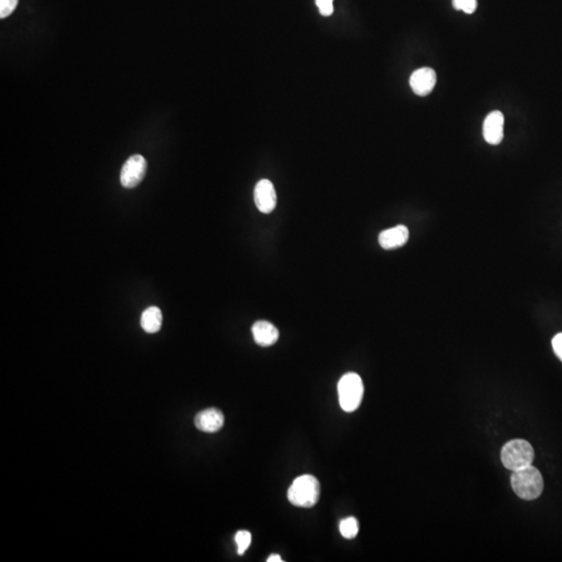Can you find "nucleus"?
I'll return each mask as SVG.
<instances>
[{
	"mask_svg": "<svg viewBox=\"0 0 562 562\" xmlns=\"http://www.w3.org/2000/svg\"><path fill=\"white\" fill-rule=\"evenodd\" d=\"M315 4L322 16H332L334 13V0H315Z\"/></svg>",
	"mask_w": 562,
	"mask_h": 562,
	"instance_id": "nucleus-17",
	"label": "nucleus"
},
{
	"mask_svg": "<svg viewBox=\"0 0 562 562\" xmlns=\"http://www.w3.org/2000/svg\"><path fill=\"white\" fill-rule=\"evenodd\" d=\"M511 486L516 496L524 500H535L544 490V478L542 473L532 464L521 470L514 471Z\"/></svg>",
	"mask_w": 562,
	"mask_h": 562,
	"instance_id": "nucleus-1",
	"label": "nucleus"
},
{
	"mask_svg": "<svg viewBox=\"0 0 562 562\" xmlns=\"http://www.w3.org/2000/svg\"><path fill=\"white\" fill-rule=\"evenodd\" d=\"M320 494L321 486L317 478L311 475H302L296 478L289 486L287 498L294 506L309 508L317 504Z\"/></svg>",
	"mask_w": 562,
	"mask_h": 562,
	"instance_id": "nucleus-2",
	"label": "nucleus"
},
{
	"mask_svg": "<svg viewBox=\"0 0 562 562\" xmlns=\"http://www.w3.org/2000/svg\"><path fill=\"white\" fill-rule=\"evenodd\" d=\"M224 425V416L217 408L202 410L195 417V426L200 431L215 433Z\"/></svg>",
	"mask_w": 562,
	"mask_h": 562,
	"instance_id": "nucleus-10",
	"label": "nucleus"
},
{
	"mask_svg": "<svg viewBox=\"0 0 562 562\" xmlns=\"http://www.w3.org/2000/svg\"><path fill=\"white\" fill-rule=\"evenodd\" d=\"M163 323V313L157 306H151L142 313L140 326L148 334L159 332Z\"/></svg>",
	"mask_w": 562,
	"mask_h": 562,
	"instance_id": "nucleus-12",
	"label": "nucleus"
},
{
	"mask_svg": "<svg viewBox=\"0 0 562 562\" xmlns=\"http://www.w3.org/2000/svg\"><path fill=\"white\" fill-rule=\"evenodd\" d=\"M484 140L490 145H499L504 138V115L499 111L490 112L483 122Z\"/></svg>",
	"mask_w": 562,
	"mask_h": 562,
	"instance_id": "nucleus-7",
	"label": "nucleus"
},
{
	"mask_svg": "<svg viewBox=\"0 0 562 562\" xmlns=\"http://www.w3.org/2000/svg\"><path fill=\"white\" fill-rule=\"evenodd\" d=\"M360 526H358V521L353 516L350 518H344L339 523V532H341L343 537L347 540H353L358 536Z\"/></svg>",
	"mask_w": 562,
	"mask_h": 562,
	"instance_id": "nucleus-13",
	"label": "nucleus"
},
{
	"mask_svg": "<svg viewBox=\"0 0 562 562\" xmlns=\"http://www.w3.org/2000/svg\"><path fill=\"white\" fill-rule=\"evenodd\" d=\"M254 202L261 213L270 214L277 203L275 188L268 179H261L254 188Z\"/></svg>",
	"mask_w": 562,
	"mask_h": 562,
	"instance_id": "nucleus-6",
	"label": "nucleus"
},
{
	"mask_svg": "<svg viewBox=\"0 0 562 562\" xmlns=\"http://www.w3.org/2000/svg\"><path fill=\"white\" fill-rule=\"evenodd\" d=\"M412 90L419 96H427L433 91L436 84V73L433 69L421 68L414 71L410 77Z\"/></svg>",
	"mask_w": 562,
	"mask_h": 562,
	"instance_id": "nucleus-8",
	"label": "nucleus"
},
{
	"mask_svg": "<svg viewBox=\"0 0 562 562\" xmlns=\"http://www.w3.org/2000/svg\"><path fill=\"white\" fill-rule=\"evenodd\" d=\"M19 0H0V18L10 16L17 8Z\"/></svg>",
	"mask_w": 562,
	"mask_h": 562,
	"instance_id": "nucleus-16",
	"label": "nucleus"
},
{
	"mask_svg": "<svg viewBox=\"0 0 562 562\" xmlns=\"http://www.w3.org/2000/svg\"><path fill=\"white\" fill-rule=\"evenodd\" d=\"M501 460L505 468L512 472L526 468L532 464L533 447L525 440H510L501 451Z\"/></svg>",
	"mask_w": 562,
	"mask_h": 562,
	"instance_id": "nucleus-4",
	"label": "nucleus"
},
{
	"mask_svg": "<svg viewBox=\"0 0 562 562\" xmlns=\"http://www.w3.org/2000/svg\"><path fill=\"white\" fill-rule=\"evenodd\" d=\"M147 171V162L142 155H135L129 157L120 173L121 185L126 189H133L140 185Z\"/></svg>",
	"mask_w": 562,
	"mask_h": 562,
	"instance_id": "nucleus-5",
	"label": "nucleus"
},
{
	"mask_svg": "<svg viewBox=\"0 0 562 562\" xmlns=\"http://www.w3.org/2000/svg\"><path fill=\"white\" fill-rule=\"evenodd\" d=\"M453 8L457 11H462L466 14H473L477 10V0H453Z\"/></svg>",
	"mask_w": 562,
	"mask_h": 562,
	"instance_id": "nucleus-15",
	"label": "nucleus"
},
{
	"mask_svg": "<svg viewBox=\"0 0 562 562\" xmlns=\"http://www.w3.org/2000/svg\"><path fill=\"white\" fill-rule=\"evenodd\" d=\"M253 339L257 345L269 347L278 341L280 332L277 328L267 321H259L252 326Z\"/></svg>",
	"mask_w": 562,
	"mask_h": 562,
	"instance_id": "nucleus-11",
	"label": "nucleus"
},
{
	"mask_svg": "<svg viewBox=\"0 0 562 562\" xmlns=\"http://www.w3.org/2000/svg\"><path fill=\"white\" fill-rule=\"evenodd\" d=\"M364 384L356 373H347L337 384L339 405L341 410L352 412L360 407L364 397Z\"/></svg>",
	"mask_w": 562,
	"mask_h": 562,
	"instance_id": "nucleus-3",
	"label": "nucleus"
},
{
	"mask_svg": "<svg viewBox=\"0 0 562 562\" xmlns=\"http://www.w3.org/2000/svg\"><path fill=\"white\" fill-rule=\"evenodd\" d=\"M235 540L237 546V554L243 555L251 544V533L249 531H239L235 534Z\"/></svg>",
	"mask_w": 562,
	"mask_h": 562,
	"instance_id": "nucleus-14",
	"label": "nucleus"
},
{
	"mask_svg": "<svg viewBox=\"0 0 562 562\" xmlns=\"http://www.w3.org/2000/svg\"><path fill=\"white\" fill-rule=\"evenodd\" d=\"M410 231L404 225H398L393 228L386 229L380 233L378 242L384 249L391 250L402 247L407 243Z\"/></svg>",
	"mask_w": 562,
	"mask_h": 562,
	"instance_id": "nucleus-9",
	"label": "nucleus"
},
{
	"mask_svg": "<svg viewBox=\"0 0 562 562\" xmlns=\"http://www.w3.org/2000/svg\"><path fill=\"white\" fill-rule=\"evenodd\" d=\"M553 350L562 362V332L556 334L552 339Z\"/></svg>",
	"mask_w": 562,
	"mask_h": 562,
	"instance_id": "nucleus-18",
	"label": "nucleus"
},
{
	"mask_svg": "<svg viewBox=\"0 0 562 562\" xmlns=\"http://www.w3.org/2000/svg\"><path fill=\"white\" fill-rule=\"evenodd\" d=\"M268 562H282V559L280 555L273 554L271 556H269V558L267 559Z\"/></svg>",
	"mask_w": 562,
	"mask_h": 562,
	"instance_id": "nucleus-19",
	"label": "nucleus"
}]
</instances>
